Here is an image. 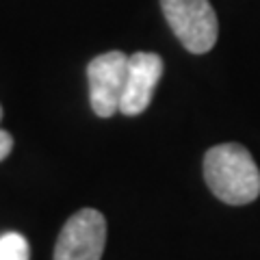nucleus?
I'll list each match as a JSON object with an SVG mask.
<instances>
[{"mask_svg":"<svg viewBox=\"0 0 260 260\" xmlns=\"http://www.w3.org/2000/svg\"><path fill=\"white\" fill-rule=\"evenodd\" d=\"M204 178L210 191L230 206H243L260 195V169L247 148L221 143L204 156Z\"/></svg>","mask_w":260,"mask_h":260,"instance_id":"obj_1","label":"nucleus"},{"mask_svg":"<svg viewBox=\"0 0 260 260\" xmlns=\"http://www.w3.org/2000/svg\"><path fill=\"white\" fill-rule=\"evenodd\" d=\"M160 9L189 52L204 54L217 44L219 22L208 0H160Z\"/></svg>","mask_w":260,"mask_h":260,"instance_id":"obj_2","label":"nucleus"},{"mask_svg":"<svg viewBox=\"0 0 260 260\" xmlns=\"http://www.w3.org/2000/svg\"><path fill=\"white\" fill-rule=\"evenodd\" d=\"M107 243V219L95 208H83L65 221L56 239L54 260H100Z\"/></svg>","mask_w":260,"mask_h":260,"instance_id":"obj_3","label":"nucleus"},{"mask_svg":"<svg viewBox=\"0 0 260 260\" xmlns=\"http://www.w3.org/2000/svg\"><path fill=\"white\" fill-rule=\"evenodd\" d=\"M128 54L121 50H111L87 65L89 80V102L98 117H111L119 111L121 91L126 83Z\"/></svg>","mask_w":260,"mask_h":260,"instance_id":"obj_4","label":"nucleus"},{"mask_svg":"<svg viewBox=\"0 0 260 260\" xmlns=\"http://www.w3.org/2000/svg\"><path fill=\"white\" fill-rule=\"evenodd\" d=\"M162 76V59L154 52H135L128 56L126 83L121 91L119 113L139 115L150 107L154 89Z\"/></svg>","mask_w":260,"mask_h":260,"instance_id":"obj_5","label":"nucleus"},{"mask_svg":"<svg viewBox=\"0 0 260 260\" xmlns=\"http://www.w3.org/2000/svg\"><path fill=\"white\" fill-rule=\"evenodd\" d=\"M28 241L18 232H7L0 237V260H28Z\"/></svg>","mask_w":260,"mask_h":260,"instance_id":"obj_6","label":"nucleus"},{"mask_svg":"<svg viewBox=\"0 0 260 260\" xmlns=\"http://www.w3.org/2000/svg\"><path fill=\"white\" fill-rule=\"evenodd\" d=\"M13 150V137L7 130H0V160H5Z\"/></svg>","mask_w":260,"mask_h":260,"instance_id":"obj_7","label":"nucleus"},{"mask_svg":"<svg viewBox=\"0 0 260 260\" xmlns=\"http://www.w3.org/2000/svg\"><path fill=\"white\" fill-rule=\"evenodd\" d=\"M0 117H3V107H0Z\"/></svg>","mask_w":260,"mask_h":260,"instance_id":"obj_8","label":"nucleus"}]
</instances>
